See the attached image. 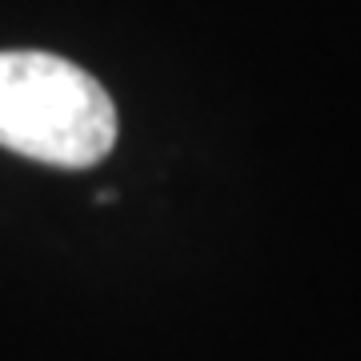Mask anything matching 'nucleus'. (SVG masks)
<instances>
[{
  "label": "nucleus",
  "instance_id": "nucleus-1",
  "mask_svg": "<svg viewBox=\"0 0 361 361\" xmlns=\"http://www.w3.org/2000/svg\"><path fill=\"white\" fill-rule=\"evenodd\" d=\"M116 145V104L52 52H0V149L56 169H92Z\"/></svg>",
  "mask_w": 361,
  "mask_h": 361
}]
</instances>
